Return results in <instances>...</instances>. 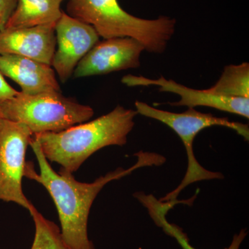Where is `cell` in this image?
<instances>
[{
	"label": "cell",
	"mask_w": 249,
	"mask_h": 249,
	"mask_svg": "<svg viewBox=\"0 0 249 249\" xmlns=\"http://www.w3.org/2000/svg\"><path fill=\"white\" fill-rule=\"evenodd\" d=\"M159 227H161L165 232V233L175 238V240L178 241V243L182 247L183 249H196L190 245L188 237L182 231V230L180 228H178V226L170 224L167 221L166 218L163 217L160 219V224H159ZM247 235V230L246 229H242L239 233L235 234L233 236L231 243L229 247L225 249H240L241 245H242Z\"/></svg>",
	"instance_id": "obj_15"
},
{
	"label": "cell",
	"mask_w": 249,
	"mask_h": 249,
	"mask_svg": "<svg viewBox=\"0 0 249 249\" xmlns=\"http://www.w3.org/2000/svg\"><path fill=\"white\" fill-rule=\"evenodd\" d=\"M19 93V91L15 89L6 82L4 76L0 72V103L3 101L14 97Z\"/></svg>",
	"instance_id": "obj_17"
},
{
	"label": "cell",
	"mask_w": 249,
	"mask_h": 249,
	"mask_svg": "<svg viewBox=\"0 0 249 249\" xmlns=\"http://www.w3.org/2000/svg\"><path fill=\"white\" fill-rule=\"evenodd\" d=\"M60 1H64V0H60Z\"/></svg>",
	"instance_id": "obj_18"
},
{
	"label": "cell",
	"mask_w": 249,
	"mask_h": 249,
	"mask_svg": "<svg viewBox=\"0 0 249 249\" xmlns=\"http://www.w3.org/2000/svg\"><path fill=\"white\" fill-rule=\"evenodd\" d=\"M67 14L92 26L99 37H131L145 50L161 53L175 30L176 21L167 16L145 19L128 14L118 0H69Z\"/></svg>",
	"instance_id": "obj_3"
},
{
	"label": "cell",
	"mask_w": 249,
	"mask_h": 249,
	"mask_svg": "<svg viewBox=\"0 0 249 249\" xmlns=\"http://www.w3.org/2000/svg\"><path fill=\"white\" fill-rule=\"evenodd\" d=\"M33 136L25 124L0 118V200L29 211L34 205L24 196L22 183L26 152Z\"/></svg>",
	"instance_id": "obj_6"
},
{
	"label": "cell",
	"mask_w": 249,
	"mask_h": 249,
	"mask_svg": "<svg viewBox=\"0 0 249 249\" xmlns=\"http://www.w3.org/2000/svg\"><path fill=\"white\" fill-rule=\"evenodd\" d=\"M217 96L249 98V65H228L217 83L209 88Z\"/></svg>",
	"instance_id": "obj_13"
},
{
	"label": "cell",
	"mask_w": 249,
	"mask_h": 249,
	"mask_svg": "<svg viewBox=\"0 0 249 249\" xmlns=\"http://www.w3.org/2000/svg\"><path fill=\"white\" fill-rule=\"evenodd\" d=\"M60 0H18L5 28H22L56 24L62 16Z\"/></svg>",
	"instance_id": "obj_12"
},
{
	"label": "cell",
	"mask_w": 249,
	"mask_h": 249,
	"mask_svg": "<svg viewBox=\"0 0 249 249\" xmlns=\"http://www.w3.org/2000/svg\"><path fill=\"white\" fill-rule=\"evenodd\" d=\"M135 107L138 114L160 121L173 129L182 141L186 149L188 157V168L186 175L176 189L160 199L163 202L177 200L178 194L192 183L204 180L224 178L220 173L205 169L195 157L193 142L201 130L213 126H222L233 129L246 140H249L248 124L233 122L229 121L227 118L216 117L211 114L199 112L195 108H188V110L183 113H173L157 109L141 101L135 103Z\"/></svg>",
	"instance_id": "obj_5"
},
{
	"label": "cell",
	"mask_w": 249,
	"mask_h": 249,
	"mask_svg": "<svg viewBox=\"0 0 249 249\" xmlns=\"http://www.w3.org/2000/svg\"><path fill=\"white\" fill-rule=\"evenodd\" d=\"M92 107L65 97L61 91L24 94L0 103V118L27 125L34 134L58 132L92 118Z\"/></svg>",
	"instance_id": "obj_4"
},
{
	"label": "cell",
	"mask_w": 249,
	"mask_h": 249,
	"mask_svg": "<svg viewBox=\"0 0 249 249\" xmlns=\"http://www.w3.org/2000/svg\"><path fill=\"white\" fill-rule=\"evenodd\" d=\"M138 114L117 106L106 115L58 132L34 134L48 161L73 174L95 152L110 145H125Z\"/></svg>",
	"instance_id": "obj_2"
},
{
	"label": "cell",
	"mask_w": 249,
	"mask_h": 249,
	"mask_svg": "<svg viewBox=\"0 0 249 249\" xmlns=\"http://www.w3.org/2000/svg\"><path fill=\"white\" fill-rule=\"evenodd\" d=\"M35 224V236L31 249H71L62 238L60 229L46 219L33 206L29 211Z\"/></svg>",
	"instance_id": "obj_14"
},
{
	"label": "cell",
	"mask_w": 249,
	"mask_h": 249,
	"mask_svg": "<svg viewBox=\"0 0 249 249\" xmlns=\"http://www.w3.org/2000/svg\"><path fill=\"white\" fill-rule=\"evenodd\" d=\"M56 49L52 67L62 83L73 76L85 55L99 42L92 26L69 16L63 11L55 27Z\"/></svg>",
	"instance_id": "obj_7"
},
{
	"label": "cell",
	"mask_w": 249,
	"mask_h": 249,
	"mask_svg": "<svg viewBox=\"0 0 249 249\" xmlns=\"http://www.w3.org/2000/svg\"><path fill=\"white\" fill-rule=\"evenodd\" d=\"M0 72L14 80L24 94L61 91L53 67L19 55H0Z\"/></svg>",
	"instance_id": "obj_11"
},
{
	"label": "cell",
	"mask_w": 249,
	"mask_h": 249,
	"mask_svg": "<svg viewBox=\"0 0 249 249\" xmlns=\"http://www.w3.org/2000/svg\"><path fill=\"white\" fill-rule=\"evenodd\" d=\"M55 27L4 28L0 31V55H19L52 66L56 49Z\"/></svg>",
	"instance_id": "obj_10"
},
{
	"label": "cell",
	"mask_w": 249,
	"mask_h": 249,
	"mask_svg": "<svg viewBox=\"0 0 249 249\" xmlns=\"http://www.w3.org/2000/svg\"><path fill=\"white\" fill-rule=\"evenodd\" d=\"M143 46L131 37H115L98 42L75 69L74 78L107 74L140 66Z\"/></svg>",
	"instance_id": "obj_8"
},
{
	"label": "cell",
	"mask_w": 249,
	"mask_h": 249,
	"mask_svg": "<svg viewBox=\"0 0 249 249\" xmlns=\"http://www.w3.org/2000/svg\"><path fill=\"white\" fill-rule=\"evenodd\" d=\"M18 0H0V31L4 29L9 22L17 5Z\"/></svg>",
	"instance_id": "obj_16"
},
{
	"label": "cell",
	"mask_w": 249,
	"mask_h": 249,
	"mask_svg": "<svg viewBox=\"0 0 249 249\" xmlns=\"http://www.w3.org/2000/svg\"><path fill=\"white\" fill-rule=\"evenodd\" d=\"M29 145L37 159L40 173L34 170L31 162H27L24 176L40 183L48 191L58 211L62 238L71 249H96L88 237V218L93 201L103 187L142 167L164 163L161 156L140 152L137 154V163L128 169L119 168L92 183H83L77 181L73 174L61 168L58 173L55 172L34 136Z\"/></svg>",
	"instance_id": "obj_1"
},
{
	"label": "cell",
	"mask_w": 249,
	"mask_h": 249,
	"mask_svg": "<svg viewBox=\"0 0 249 249\" xmlns=\"http://www.w3.org/2000/svg\"><path fill=\"white\" fill-rule=\"evenodd\" d=\"M121 82L129 87L156 85L160 87V91L177 93L180 96L181 100L178 102L170 103L173 106H186L188 108L205 106L237 114L247 119L249 118V98L217 96L209 89H192L178 84L173 80H166L163 76L159 79L152 80L143 76L127 75L122 78Z\"/></svg>",
	"instance_id": "obj_9"
}]
</instances>
